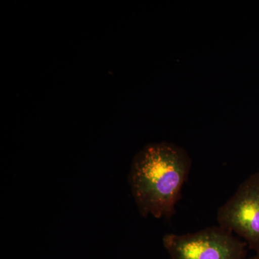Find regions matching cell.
I'll use <instances>...</instances> for the list:
<instances>
[{"mask_svg": "<svg viewBox=\"0 0 259 259\" xmlns=\"http://www.w3.org/2000/svg\"><path fill=\"white\" fill-rule=\"evenodd\" d=\"M163 243L171 259H244L248 247L219 225L195 233L166 234Z\"/></svg>", "mask_w": 259, "mask_h": 259, "instance_id": "7a4b0ae2", "label": "cell"}, {"mask_svg": "<svg viewBox=\"0 0 259 259\" xmlns=\"http://www.w3.org/2000/svg\"><path fill=\"white\" fill-rule=\"evenodd\" d=\"M248 259H259V253H257L254 256L251 257V258Z\"/></svg>", "mask_w": 259, "mask_h": 259, "instance_id": "277c9868", "label": "cell"}, {"mask_svg": "<svg viewBox=\"0 0 259 259\" xmlns=\"http://www.w3.org/2000/svg\"><path fill=\"white\" fill-rule=\"evenodd\" d=\"M191 167L189 153L173 143H154L141 149L133 160L128 177L140 213L171 218Z\"/></svg>", "mask_w": 259, "mask_h": 259, "instance_id": "6da1fadb", "label": "cell"}, {"mask_svg": "<svg viewBox=\"0 0 259 259\" xmlns=\"http://www.w3.org/2000/svg\"><path fill=\"white\" fill-rule=\"evenodd\" d=\"M217 221L259 253V171L245 179L218 209Z\"/></svg>", "mask_w": 259, "mask_h": 259, "instance_id": "3957f363", "label": "cell"}]
</instances>
